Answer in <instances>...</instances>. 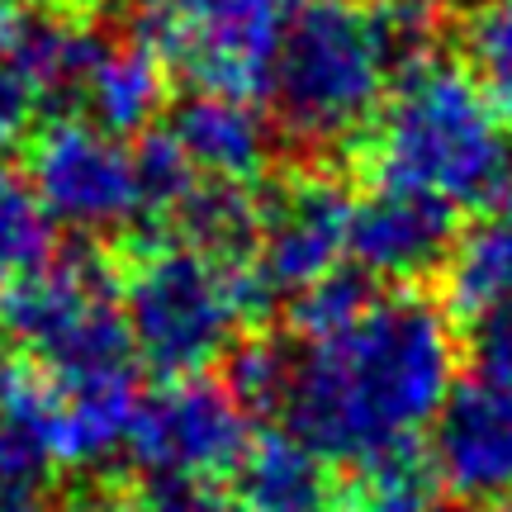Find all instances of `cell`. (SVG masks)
I'll list each match as a JSON object with an SVG mask.
<instances>
[{"mask_svg":"<svg viewBox=\"0 0 512 512\" xmlns=\"http://www.w3.org/2000/svg\"><path fill=\"white\" fill-rule=\"evenodd\" d=\"M456 389L451 313L437 299L380 294L356 323L294 356L285 422L313 456L366 470L418 446Z\"/></svg>","mask_w":512,"mask_h":512,"instance_id":"obj_1","label":"cell"},{"mask_svg":"<svg viewBox=\"0 0 512 512\" xmlns=\"http://www.w3.org/2000/svg\"><path fill=\"white\" fill-rule=\"evenodd\" d=\"M370 166L389 190L484 209L512 190V138L479 76L422 57L399 72L394 100H384L370 128Z\"/></svg>","mask_w":512,"mask_h":512,"instance_id":"obj_2","label":"cell"},{"mask_svg":"<svg viewBox=\"0 0 512 512\" xmlns=\"http://www.w3.org/2000/svg\"><path fill=\"white\" fill-rule=\"evenodd\" d=\"M389 48L356 0H290L271 62L275 119L304 147H347L375 128L389 100Z\"/></svg>","mask_w":512,"mask_h":512,"instance_id":"obj_3","label":"cell"},{"mask_svg":"<svg viewBox=\"0 0 512 512\" xmlns=\"http://www.w3.org/2000/svg\"><path fill=\"white\" fill-rule=\"evenodd\" d=\"M124 323L138 361L162 380L204 375L233 351L242 332L275 309L256 271L214 261L190 247H143L128 280H119Z\"/></svg>","mask_w":512,"mask_h":512,"instance_id":"obj_4","label":"cell"},{"mask_svg":"<svg viewBox=\"0 0 512 512\" xmlns=\"http://www.w3.org/2000/svg\"><path fill=\"white\" fill-rule=\"evenodd\" d=\"M0 332L62 380L133 370L119 271L100 252H67L0 290Z\"/></svg>","mask_w":512,"mask_h":512,"instance_id":"obj_5","label":"cell"},{"mask_svg":"<svg viewBox=\"0 0 512 512\" xmlns=\"http://www.w3.org/2000/svg\"><path fill=\"white\" fill-rule=\"evenodd\" d=\"M290 0H138V38L195 91L256 100L271 86Z\"/></svg>","mask_w":512,"mask_h":512,"instance_id":"obj_6","label":"cell"},{"mask_svg":"<svg viewBox=\"0 0 512 512\" xmlns=\"http://www.w3.org/2000/svg\"><path fill=\"white\" fill-rule=\"evenodd\" d=\"M252 446V413L238 394L209 375L162 380L138 399L128 427V456L138 475L223 479Z\"/></svg>","mask_w":512,"mask_h":512,"instance_id":"obj_7","label":"cell"},{"mask_svg":"<svg viewBox=\"0 0 512 512\" xmlns=\"http://www.w3.org/2000/svg\"><path fill=\"white\" fill-rule=\"evenodd\" d=\"M29 185L48 219L81 233H119L138 223L133 147L91 119H53L29 147Z\"/></svg>","mask_w":512,"mask_h":512,"instance_id":"obj_8","label":"cell"},{"mask_svg":"<svg viewBox=\"0 0 512 512\" xmlns=\"http://www.w3.org/2000/svg\"><path fill=\"white\" fill-rule=\"evenodd\" d=\"M351 209H356L351 190L323 171L280 176L256 195L261 228H256V252L247 266L271 290V299H280V294L294 299L318 275L342 266L337 256L347 252Z\"/></svg>","mask_w":512,"mask_h":512,"instance_id":"obj_9","label":"cell"},{"mask_svg":"<svg viewBox=\"0 0 512 512\" xmlns=\"http://www.w3.org/2000/svg\"><path fill=\"white\" fill-rule=\"evenodd\" d=\"M432 470L460 498L512 494V384L465 380L432 422Z\"/></svg>","mask_w":512,"mask_h":512,"instance_id":"obj_10","label":"cell"},{"mask_svg":"<svg viewBox=\"0 0 512 512\" xmlns=\"http://www.w3.org/2000/svg\"><path fill=\"white\" fill-rule=\"evenodd\" d=\"M460 238V209L418 195V190H389L356 200L351 209L347 252L351 261L375 280H418L427 271H441Z\"/></svg>","mask_w":512,"mask_h":512,"instance_id":"obj_11","label":"cell"},{"mask_svg":"<svg viewBox=\"0 0 512 512\" xmlns=\"http://www.w3.org/2000/svg\"><path fill=\"white\" fill-rule=\"evenodd\" d=\"M171 143L185 152V162L200 171L204 181H256L266 171L271 133L266 119L256 114L252 100L214 91H190L166 114Z\"/></svg>","mask_w":512,"mask_h":512,"instance_id":"obj_12","label":"cell"},{"mask_svg":"<svg viewBox=\"0 0 512 512\" xmlns=\"http://www.w3.org/2000/svg\"><path fill=\"white\" fill-rule=\"evenodd\" d=\"M233 498L242 512H328L347 503L328 479V460L313 456L294 432L252 437L233 470Z\"/></svg>","mask_w":512,"mask_h":512,"instance_id":"obj_13","label":"cell"},{"mask_svg":"<svg viewBox=\"0 0 512 512\" xmlns=\"http://www.w3.org/2000/svg\"><path fill=\"white\" fill-rule=\"evenodd\" d=\"M446 280V313L470 318L512 304V190L503 200L484 204L475 223L460 228L456 247L441 266Z\"/></svg>","mask_w":512,"mask_h":512,"instance_id":"obj_14","label":"cell"},{"mask_svg":"<svg viewBox=\"0 0 512 512\" xmlns=\"http://www.w3.org/2000/svg\"><path fill=\"white\" fill-rule=\"evenodd\" d=\"M166 76H171V67L143 38L105 43V53H100L91 81H86L81 110L91 114V124H100L114 138L147 133L166 110Z\"/></svg>","mask_w":512,"mask_h":512,"instance_id":"obj_15","label":"cell"},{"mask_svg":"<svg viewBox=\"0 0 512 512\" xmlns=\"http://www.w3.org/2000/svg\"><path fill=\"white\" fill-rule=\"evenodd\" d=\"M256 228H261V214H256V195L242 181H195V190L181 200L176 219H171V233H166V247H190V252H204L214 261H228V266H242L252 261L256 252Z\"/></svg>","mask_w":512,"mask_h":512,"instance_id":"obj_16","label":"cell"},{"mask_svg":"<svg viewBox=\"0 0 512 512\" xmlns=\"http://www.w3.org/2000/svg\"><path fill=\"white\" fill-rule=\"evenodd\" d=\"M53 256V219L34 185L15 171H0V290L48 266Z\"/></svg>","mask_w":512,"mask_h":512,"instance_id":"obj_17","label":"cell"},{"mask_svg":"<svg viewBox=\"0 0 512 512\" xmlns=\"http://www.w3.org/2000/svg\"><path fill=\"white\" fill-rule=\"evenodd\" d=\"M375 299H380V290H375V275L370 271H361L356 261L351 266H332L328 275L313 280L309 290H299L290 299V328L299 337L318 342V337H332L347 323H356Z\"/></svg>","mask_w":512,"mask_h":512,"instance_id":"obj_18","label":"cell"},{"mask_svg":"<svg viewBox=\"0 0 512 512\" xmlns=\"http://www.w3.org/2000/svg\"><path fill=\"white\" fill-rule=\"evenodd\" d=\"M223 361H228L223 384L238 394V403L247 408V413L285 408V399H290V380H294V351L285 347V342H275V337H266V332H252V337H238Z\"/></svg>","mask_w":512,"mask_h":512,"instance_id":"obj_19","label":"cell"},{"mask_svg":"<svg viewBox=\"0 0 512 512\" xmlns=\"http://www.w3.org/2000/svg\"><path fill=\"white\" fill-rule=\"evenodd\" d=\"M465 43L475 57L479 86L498 110L512 114V0H484L465 29Z\"/></svg>","mask_w":512,"mask_h":512,"instance_id":"obj_20","label":"cell"},{"mask_svg":"<svg viewBox=\"0 0 512 512\" xmlns=\"http://www.w3.org/2000/svg\"><path fill=\"white\" fill-rule=\"evenodd\" d=\"M465 356L475 366V380L512 384V304L479 313L465 337Z\"/></svg>","mask_w":512,"mask_h":512,"instance_id":"obj_21","label":"cell"},{"mask_svg":"<svg viewBox=\"0 0 512 512\" xmlns=\"http://www.w3.org/2000/svg\"><path fill=\"white\" fill-rule=\"evenodd\" d=\"M38 110H43V105H38L29 76L19 72L15 48H0V157L24 143V133H29Z\"/></svg>","mask_w":512,"mask_h":512,"instance_id":"obj_22","label":"cell"},{"mask_svg":"<svg viewBox=\"0 0 512 512\" xmlns=\"http://www.w3.org/2000/svg\"><path fill=\"white\" fill-rule=\"evenodd\" d=\"M361 512H460L451 503H437L432 494H361Z\"/></svg>","mask_w":512,"mask_h":512,"instance_id":"obj_23","label":"cell"},{"mask_svg":"<svg viewBox=\"0 0 512 512\" xmlns=\"http://www.w3.org/2000/svg\"><path fill=\"white\" fill-rule=\"evenodd\" d=\"M0 512H72V508H53L43 494H0Z\"/></svg>","mask_w":512,"mask_h":512,"instance_id":"obj_24","label":"cell"},{"mask_svg":"<svg viewBox=\"0 0 512 512\" xmlns=\"http://www.w3.org/2000/svg\"><path fill=\"white\" fill-rule=\"evenodd\" d=\"M5 5H15V10H38V5L43 10H67L72 0H5Z\"/></svg>","mask_w":512,"mask_h":512,"instance_id":"obj_25","label":"cell"},{"mask_svg":"<svg viewBox=\"0 0 512 512\" xmlns=\"http://www.w3.org/2000/svg\"><path fill=\"white\" fill-rule=\"evenodd\" d=\"M498 512H512V494H508V498H503V503H498Z\"/></svg>","mask_w":512,"mask_h":512,"instance_id":"obj_26","label":"cell"},{"mask_svg":"<svg viewBox=\"0 0 512 512\" xmlns=\"http://www.w3.org/2000/svg\"><path fill=\"white\" fill-rule=\"evenodd\" d=\"M328 512H351V503H337V508H328Z\"/></svg>","mask_w":512,"mask_h":512,"instance_id":"obj_27","label":"cell"},{"mask_svg":"<svg viewBox=\"0 0 512 512\" xmlns=\"http://www.w3.org/2000/svg\"><path fill=\"white\" fill-rule=\"evenodd\" d=\"M0 342H5V332H0Z\"/></svg>","mask_w":512,"mask_h":512,"instance_id":"obj_28","label":"cell"}]
</instances>
